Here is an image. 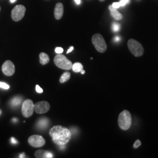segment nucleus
<instances>
[{
  "mask_svg": "<svg viewBox=\"0 0 158 158\" xmlns=\"http://www.w3.org/2000/svg\"><path fill=\"white\" fill-rule=\"evenodd\" d=\"M49 125V119L46 117H42L38 120L36 122V127L40 130L46 129Z\"/></svg>",
  "mask_w": 158,
  "mask_h": 158,
  "instance_id": "nucleus-11",
  "label": "nucleus"
},
{
  "mask_svg": "<svg viewBox=\"0 0 158 158\" xmlns=\"http://www.w3.org/2000/svg\"><path fill=\"white\" fill-rule=\"evenodd\" d=\"M0 87L3 89H6V90H8L10 89V85H7L6 83L4 82H0Z\"/></svg>",
  "mask_w": 158,
  "mask_h": 158,
  "instance_id": "nucleus-20",
  "label": "nucleus"
},
{
  "mask_svg": "<svg viewBox=\"0 0 158 158\" xmlns=\"http://www.w3.org/2000/svg\"><path fill=\"white\" fill-rule=\"evenodd\" d=\"M126 2H127V4H129L130 2V0H125Z\"/></svg>",
  "mask_w": 158,
  "mask_h": 158,
  "instance_id": "nucleus-34",
  "label": "nucleus"
},
{
  "mask_svg": "<svg viewBox=\"0 0 158 158\" xmlns=\"http://www.w3.org/2000/svg\"><path fill=\"white\" fill-rule=\"evenodd\" d=\"M141 141L139 139H137L134 144V148H139L141 146Z\"/></svg>",
  "mask_w": 158,
  "mask_h": 158,
  "instance_id": "nucleus-21",
  "label": "nucleus"
},
{
  "mask_svg": "<svg viewBox=\"0 0 158 158\" xmlns=\"http://www.w3.org/2000/svg\"><path fill=\"white\" fill-rule=\"evenodd\" d=\"M2 72L7 76H11L15 71V68L14 63L10 60H6L2 66Z\"/></svg>",
  "mask_w": 158,
  "mask_h": 158,
  "instance_id": "nucleus-10",
  "label": "nucleus"
},
{
  "mask_svg": "<svg viewBox=\"0 0 158 158\" xmlns=\"http://www.w3.org/2000/svg\"><path fill=\"white\" fill-rule=\"evenodd\" d=\"M63 12H64L63 5L62 3H57L55 6V12H54L55 18L57 20L60 19L63 15Z\"/></svg>",
  "mask_w": 158,
  "mask_h": 158,
  "instance_id": "nucleus-12",
  "label": "nucleus"
},
{
  "mask_svg": "<svg viewBox=\"0 0 158 158\" xmlns=\"http://www.w3.org/2000/svg\"><path fill=\"white\" fill-rule=\"evenodd\" d=\"M109 10L111 12V15L116 20H121L123 19V15L119 12L118 11L113 7L112 5L109 6Z\"/></svg>",
  "mask_w": 158,
  "mask_h": 158,
  "instance_id": "nucleus-14",
  "label": "nucleus"
},
{
  "mask_svg": "<svg viewBox=\"0 0 158 158\" xmlns=\"http://www.w3.org/2000/svg\"><path fill=\"white\" fill-rule=\"evenodd\" d=\"M34 105L35 104L30 99H27L23 102L22 105L21 111L23 115L25 117L28 118L32 116L34 111Z\"/></svg>",
  "mask_w": 158,
  "mask_h": 158,
  "instance_id": "nucleus-7",
  "label": "nucleus"
},
{
  "mask_svg": "<svg viewBox=\"0 0 158 158\" xmlns=\"http://www.w3.org/2000/svg\"><path fill=\"white\" fill-rule=\"evenodd\" d=\"M23 102V98L20 96H16L14 97L10 102L12 107L16 108L19 106Z\"/></svg>",
  "mask_w": 158,
  "mask_h": 158,
  "instance_id": "nucleus-15",
  "label": "nucleus"
},
{
  "mask_svg": "<svg viewBox=\"0 0 158 158\" xmlns=\"http://www.w3.org/2000/svg\"><path fill=\"white\" fill-rule=\"evenodd\" d=\"M28 143L32 147L40 148L43 147L45 144V140L42 136L34 135L29 136Z\"/></svg>",
  "mask_w": 158,
  "mask_h": 158,
  "instance_id": "nucleus-8",
  "label": "nucleus"
},
{
  "mask_svg": "<svg viewBox=\"0 0 158 158\" xmlns=\"http://www.w3.org/2000/svg\"><path fill=\"white\" fill-rule=\"evenodd\" d=\"M36 91L38 93H42L43 91H44L43 89L40 87L39 85H36Z\"/></svg>",
  "mask_w": 158,
  "mask_h": 158,
  "instance_id": "nucleus-23",
  "label": "nucleus"
},
{
  "mask_svg": "<svg viewBox=\"0 0 158 158\" xmlns=\"http://www.w3.org/2000/svg\"><path fill=\"white\" fill-rule=\"evenodd\" d=\"M74 49L73 46H71L70 48V49L67 51V53H70L72 51H73V50Z\"/></svg>",
  "mask_w": 158,
  "mask_h": 158,
  "instance_id": "nucleus-27",
  "label": "nucleus"
},
{
  "mask_svg": "<svg viewBox=\"0 0 158 158\" xmlns=\"http://www.w3.org/2000/svg\"><path fill=\"white\" fill-rule=\"evenodd\" d=\"M119 40H120V38H119V37H118V36H117V37L115 38V40L116 42H118Z\"/></svg>",
  "mask_w": 158,
  "mask_h": 158,
  "instance_id": "nucleus-30",
  "label": "nucleus"
},
{
  "mask_svg": "<svg viewBox=\"0 0 158 158\" xmlns=\"http://www.w3.org/2000/svg\"><path fill=\"white\" fill-rule=\"evenodd\" d=\"M55 52L57 54H61L63 52V49L60 47H57L55 49Z\"/></svg>",
  "mask_w": 158,
  "mask_h": 158,
  "instance_id": "nucleus-22",
  "label": "nucleus"
},
{
  "mask_svg": "<svg viewBox=\"0 0 158 158\" xmlns=\"http://www.w3.org/2000/svg\"><path fill=\"white\" fill-rule=\"evenodd\" d=\"M72 70H73V72H76V73H79L83 69V66L82 65V64H81L80 63L76 62L74 63L72 66Z\"/></svg>",
  "mask_w": 158,
  "mask_h": 158,
  "instance_id": "nucleus-17",
  "label": "nucleus"
},
{
  "mask_svg": "<svg viewBox=\"0 0 158 158\" xmlns=\"http://www.w3.org/2000/svg\"><path fill=\"white\" fill-rule=\"evenodd\" d=\"M70 73L69 72H64L61 76V77L60 78V82L61 83H63L68 81L70 79Z\"/></svg>",
  "mask_w": 158,
  "mask_h": 158,
  "instance_id": "nucleus-18",
  "label": "nucleus"
},
{
  "mask_svg": "<svg viewBox=\"0 0 158 158\" xmlns=\"http://www.w3.org/2000/svg\"><path fill=\"white\" fill-rule=\"evenodd\" d=\"M50 107L51 106L48 102L42 101L36 102L34 105V111L38 114H45L49 111Z\"/></svg>",
  "mask_w": 158,
  "mask_h": 158,
  "instance_id": "nucleus-9",
  "label": "nucleus"
},
{
  "mask_svg": "<svg viewBox=\"0 0 158 158\" xmlns=\"http://www.w3.org/2000/svg\"><path fill=\"white\" fill-rule=\"evenodd\" d=\"M11 143L12 144H17V143H18L17 139L15 138H14V137H12L11 138Z\"/></svg>",
  "mask_w": 158,
  "mask_h": 158,
  "instance_id": "nucleus-26",
  "label": "nucleus"
},
{
  "mask_svg": "<svg viewBox=\"0 0 158 158\" xmlns=\"http://www.w3.org/2000/svg\"><path fill=\"white\" fill-rule=\"evenodd\" d=\"M26 12V8L23 5H17L11 11L12 19L15 21H19L23 19Z\"/></svg>",
  "mask_w": 158,
  "mask_h": 158,
  "instance_id": "nucleus-6",
  "label": "nucleus"
},
{
  "mask_svg": "<svg viewBox=\"0 0 158 158\" xmlns=\"http://www.w3.org/2000/svg\"><path fill=\"white\" fill-rule=\"evenodd\" d=\"M0 113H1V111H0Z\"/></svg>",
  "mask_w": 158,
  "mask_h": 158,
  "instance_id": "nucleus-36",
  "label": "nucleus"
},
{
  "mask_svg": "<svg viewBox=\"0 0 158 158\" xmlns=\"http://www.w3.org/2000/svg\"><path fill=\"white\" fill-rule=\"evenodd\" d=\"M119 127L121 130L126 131L130 129L132 123V117L128 110H124L119 115L118 119Z\"/></svg>",
  "mask_w": 158,
  "mask_h": 158,
  "instance_id": "nucleus-2",
  "label": "nucleus"
},
{
  "mask_svg": "<svg viewBox=\"0 0 158 158\" xmlns=\"http://www.w3.org/2000/svg\"><path fill=\"white\" fill-rule=\"evenodd\" d=\"M53 142L58 146L64 145L71 139L72 133L70 131L62 125L53 127L49 131Z\"/></svg>",
  "mask_w": 158,
  "mask_h": 158,
  "instance_id": "nucleus-1",
  "label": "nucleus"
},
{
  "mask_svg": "<svg viewBox=\"0 0 158 158\" xmlns=\"http://www.w3.org/2000/svg\"><path fill=\"white\" fill-rule=\"evenodd\" d=\"M112 6H113L114 8H116V9L118 8L121 6L119 2H114L113 4H112Z\"/></svg>",
  "mask_w": 158,
  "mask_h": 158,
  "instance_id": "nucleus-24",
  "label": "nucleus"
},
{
  "mask_svg": "<svg viewBox=\"0 0 158 158\" xmlns=\"http://www.w3.org/2000/svg\"><path fill=\"white\" fill-rule=\"evenodd\" d=\"M19 158H25V155L24 153H23V154H21V155H20Z\"/></svg>",
  "mask_w": 158,
  "mask_h": 158,
  "instance_id": "nucleus-29",
  "label": "nucleus"
},
{
  "mask_svg": "<svg viewBox=\"0 0 158 158\" xmlns=\"http://www.w3.org/2000/svg\"><path fill=\"white\" fill-rule=\"evenodd\" d=\"M54 63L57 67L66 70H70L73 66L72 62L62 54H58L55 57Z\"/></svg>",
  "mask_w": 158,
  "mask_h": 158,
  "instance_id": "nucleus-5",
  "label": "nucleus"
},
{
  "mask_svg": "<svg viewBox=\"0 0 158 158\" xmlns=\"http://www.w3.org/2000/svg\"><path fill=\"white\" fill-rule=\"evenodd\" d=\"M0 9H1V8H0Z\"/></svg>",
  "mask_w": 158,
  "mask_h": 158,
  "instance_id": "nucleus-37",
  "label": "nucleus"
},
{
  "mask_svg": "<svg viewBox=\"0 0 158 158\" xmlns=\"http://www.w3.org/2000/svg\"><path fill=\"white\" fill-rule=\"evenodd\" d=\"M12 121H13V122H14V123H15V122H17V119H16V118L13 119H12Z\"/></svg>",
  "mask_w": 158,
  "mask_h": 158,
  "instance_id": "nucleus-32",
  "label": "nucleus"
},
{
  "mask_svg": "<svg viewBox=\"0 0 158 158\" xmlns=\"http://www.w3.org/2000/svg\"><path fill=\"white\" fill-rule=\"evenodd\" d=\"M74 1L76 2V3L77 5H79V4L81 3V0H74Z\"/></svg>",
  "mask_w": 158,
  "mask_h": 158,
  "instance_id": "nucleus-28",
  "label": "nucleus"
},
{
  "mask_svg": "<svg viewBox=\"0 0 158 158\" xmlns=\"http://www.w3.org/2000/svg\"><path fill=\"white\" fill-rule=\"evenodd\" d=\"M40 60L41 64L45 65L49 62L50 59L49 57L46 53L42 52L40 54Z\"/></svg>",
  "mask_w": 158,
  "mask_h": 158,
  "instance_id": "nucleus-16",
  "label": "nucleus"
},
{
  "mask_svg": "<svg viewBox=\"0 0 158 158\" xmlns=\"http://www.w3.org/2000/svg\"><path fill=\"white\" fill-rule=\"evenodd\" d=\"M119 2V4H120V6H124L127 4V2H126L125 0H121Z\"/></svg>",
  "mask_w": 158,
  "mask_h": 158,
  "instance_id": "nucleus-25",
  "label": "nucleus"
},
{
  "mask_svg": "<svg viewBox=\"0 0 158 158\" xmlns=\"http://www.w3.org/2000/svg\"><path fill=\"white\" fill-rule=\"evenodd\" d=\"M100 1H101V2H103V1H104L105 0H99Z\"/></svg>",
  "mask_w": 158,
  "mask_h": 158,
  "instance_id": "nucleus-35",
  "label": "nucleus"
},
{
  "mask_svg": "<svg viewBox=\"0 0 158 158\" xmlns=\"http://www.w3.org/2000/svg\"><path fill=\"white\" fill-rule=\"evenodd\" d=\"M16 1V0H10V2H11V3H14V2H15Z\"/></svg>",
  "mask_w": 158,
  "mask_h": 158,
  "instance_id": "nucleus-33",
  "label": "nucleus"
},
{
  "mask_svg": "<svg viewBox=\"0 0 158 158\" xmlns=\"http://www.w3.org/2000/svg\"><path fill=\"white\" fill-rule=\"evenodd\" d=\"M120 29V25L118 23H113L112 29L114 32H118Z\"/></svg>",
  "mask_w": 158,
  "mask_h": 158,
  "instance_id": "nucleus-19",
  "label": "nucleus"
},
{
  "mask_svg": "<svg viewBox=\"0 0 158 158\" xmlns=\"http://www.w3.org/2000/svg\"><path fill=\"white\" fill-rule=\"evenodd\" d=\"M35 156L37 158H52L53 157L52 153L42 149L38 150L35 153Z\"/></svg>",
  "mask_w": 158,
  "mask_h": 158,
  "instance_id": "nucleus-13",
  "label": "nucleus"
},
{
  "mask_svg": "<svg viewBox=\"0 0 158 158\" xmlns=\"http://www.w3.org/2000/svg\"><path fill=\"white\" fill-rule=\"evenodd\" d=\"M128 48L131 53L135 57L142 56L144 53V49L141 44L137 40L130 39L127 43Z\"/></svg>",
  "mask_w": 158,
  "mask_h": 158,
  "instance_id": "nucleus-3",
  "label": "nucleus"
},
{
  "mask_svg": "<svg viewBox=\"0 0 158 158\" xmlns=\"http://www.w3.org/2000/svg\"><path fill=\"white\" fill-rule=\"evenodd\" d=\"M80 72H81V73L82 74H83L85 73V71L84 70H82Z\"/></svg>",
  "mask_w": 158,
  "mask_h": 158,
  "instance_id": "nucleus-31",
  "label": "nucleus"
},
{
  "mask_svg": "<svg viewBox=\"0 0 158 158\" xmlns=\"http://www.w3.org/2000/svg\"><path fill=\"white\" fill-rule=\"evenodd\" d=\"M91 40L96 50L100 53H104L107 50V46L106 42L101 34H94L92 36Z\"/></svg>",
  "mask_w": 158,
  "mask_h": 158,
  "instance_id": "nucleus-4",
  "label": "nucleus"
}]
</instances>
